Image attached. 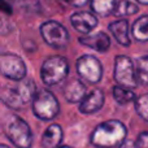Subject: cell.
<instances>
[{
  "instance_id": "cell-1",
  "label": "cell",
  "mask_w": 148,
  "mask_h": 148,
  "mask_svg": "<svg viewBox=\"0 0 148 148\" xmlns=\"http://www.w3.org/2000/svg\"><path fill=\"white\" fill-rule=\"evenodd\" d=\"M125 125L118 120H109L100 123L91 134V143L99 148H112L121 146L126 140Z\"/></svg>"
},
{
  "instance_id": "cell-2",
  "label": "cell",
  "mask_w": 148,
  "mask_h": 148,
  "mask_svg": "<svg viewBox=\"0 0 148 148\" xmlns=\"http://www.w3.org/2000/svg\"><path fill=\"white\" fill-rule=\"evenodd\" d=\"M69 73V62L64 56H51L42 64L40 78L46 86H56L61 83Z\"/></svg>"
},
{
  "instance_id": "cell-3",
  "label": "cell",
  "mask_w": 148,
  "mask_h": 148,
  "mask_svg": "<svg viewBox=\"0 0 148 148\" xmlns=\"http://www.w3.org/2000/svg\"><path fill=\"white\" fill-rule=\"evenodd\" d=\"M5 134L10 143L17 148H31L33 133L25 120L18 116H10L5 125Z\"/></svg>"
},
{
  "instance_id": "cell-4",
  "label": "cell",
  "mask_w": 148,
  "mask_h": 148,
  "mask_svg": "<svg viewBox=\"0 0 148 148\" xmlns=\"http://www.w3.org/2000/svg\"><path fill=\"white\" fill-rule=\"evenodd\" d=\"M33 113L43 121H49L57 117L60 113V104L53 94L48 90H42L36 92L31 101Z\"/></svg>"
},
{
  "instance_id": "cell-5",
  "label": "cell",
  "mask_w": 148,
  "mask_h": 148,
  "mask_svg": "<svg viewBox=\"0 0 148 148\" xmlns=\"http://www.w3.org/2000/svg\"><path fill=\"white\" fill-rule=\"evenodd\" d=\"M113 77L118 86L133 88L138 83L136 78V70L134 69V64L130 57L125 55H118L114 59V69H113Z\"/></svg>"
},
{
  "instance_id": "cell-6",
  "label": "cell",
  "mask_w": 148,
  "mask_h": 148,
  "mask_svg": "<svg viewBox=\"0 0 148 148\" xmlns=\"http://www.w3.org/2000/svg\"><path fill=\"white\" fill-rule=\"evenodd\" d=\"M40 35L43 40L53 48H64L70 39L66 27L57 21H46L42 23Z\"/></svg>"
},
{
  "instance_id": "cell-7",
  "label": "cell",
  "mask_w": 148,
  "mask_h": 148,
  "mask_svg": "<svg viewBox=\"0 0 148 148\" xmlns=\"http://www.w3.org/2000/svg\"><path fill=\"white\" fill-rule=\"evenodd\" d=\"M77 72H78L79 77L87 81L88 83H99L101 81L103 77V65L99 61V59H96L95 56L91 55H83L77 60Z\"/></svg>"
},
{
  "instance_id": "cell-8",
  "label": "cell",
  "mask_w": 148,
  "mask_h": 148,
  "mask_svg": "<svg viewBox=\"0 0 148 148\" xmlns=\"http://www.w3.org/2000/svg\"><path fill=\"white\" fill-rule=\"evenodd\" d=\"M0 72L12 81H22L26 77V65L20 56L14 53H1L0 56Z\"/></svg>"
},
{
  "instance_id": "cell-9",
  "label": "cell",
  "mask_w": 148,
  "mask_h": 148,
  "mask_svg": "<svg viewBox=\"0 0 148 148\" xmlns=\"http://www.w3.org/2000/svg\"><path fill=\"white\" fill-rule=\"evenodd\" d=\"M70 23L78 33L87 35L97 26V17L91 12H75L70 16Z\"/></svg>"
},
{
  "instance_id": "cell-10",
  "label": "cell",
  "mask_w": 148,
  "mask_h": 148,
  "mask_svg": "<svg viewBox=\"0 0 148 148\" xmlns=\"http://www.w3.org/2000/svg\"><path fill=\"white\" fill-rule=\"evenodd\" d=\"M104 100H105L104 92L100 88H94L81 101V104H79V112L83 113V114L96 113L104 105Z\"/></svg>"
},
{
  "instance_id": "cell-11",
  "label": "cell",
  "mask_w": 148,
  "mask_h": 148,
  "mask_svg": "<svg viewBox=\"0 0 148 148\" xmlns=\"http://www.w3.org/2000/svg\"><path fill=\"white\" fill-rule=\"evenodd\" d=\"M78 42L83 46L92 48L94 51L97 52H107L110 47V39L104 31H99V33L94 34V35H86L81 36Z\"/></svg>"
},
{
  "instance_id": "cell-12",
  "label": "cell",
  "mask_w": 148,
  "mask_h": 148,
  "mask_svg": "<svg viewBox=\"0 0 148 148\" xmlns=\"http://www.w3.org/2000/svg\"><path fill=\"white\" fill-rule=\"evenodd\" d=\"M62 95L69 103H81L86 97V86L79 79H72L64 86Z\"/></svg>"
},
{
  "instance_id": "cell-13",
  "label": "cell",
  "mask_w": 148,
  "mask_h": 148,
  "mask_svg": "<svg viewBox=\"0 0 148 148\" xmlns=\"http://www.w3.org/2000/svg\"><path fill=\"white\" fill-rule=\"evenodd\" d=\"M62 129L57 123H52L42 135L40 144L43 148H59L62 142Z\"/></svg>"
},
{
  "instance_id": "cell-14",
  "label": "cell",
  "mask_w": 148,
  "mask_h": 148,
  "mask_svg": "<svg viewBox=\"0 0 148 148\" xmlns=\"http://www.w3.org/2000/svg\"><path fill=\"white\" fill-rule=\"evenodd\" d=\"M109 31L114 39L121 46L129 47L130 46V36H129V22L127 20H118L109 23Z\"/></svg>"
},
{
  "instance_id": "cell-15",
  "label": "cell",
  "mask_w": 148,
  "mask_h": 148,
  "mask_svg": "<svg viewBox=\"0 0 148 148\" xmlns=\"http://www.w3.org/2000/svg\"><path fill=\"white\" fill-rule=\"evenodd\" d=\"M0 97H1V101L4 104H7L8 107L13 108V109H18V108H21L25 104L17 87L3 86L1 91H0Z\"/></svg>"
},
{
  "instance_id": "cell-16",
  "label": "cell",
  "mask_w": 148,
  "mask_h": 148,
  "mask_svg": "<svg viewBox=\"0 0 148 148\" xmlns=\"http://www.w3.org/2000/svg\"><path fill=\"white\" fill-rule=\"evenodd\" d=\"M131 33L135 40L138 42H148V14L140 16L134 22Z\"/></svg>"
},
{
  "instance_id": "cell-17",
  "label": "cell",
  "mask_w": 148,
  "mask_h": 148,
  "mask_svg": "<svg viewBox=\"0 0 148 148\" xmlns=\"http://www.w3.org/2000/svg\"><path fill=\"white\" fill-rule=\"evenodd\" d=\"M117 5L116 0H91V9L94 13L107 17L114 12V8Z\"/></svg>"
},
{
  "instance_id": "cell-18",
  "label": "cell",
  "mask_w": 148,
  "mask_h": 148,
  "mask_svg": "<svg viewBox=\"0 0 148 148\" xmlns=\"http://www.w3.org/2000/svg\"><path fill=\"white\" fill-rule=\"evenodd\" d=\"M18 91H20V95L22 97L23 103H29L34 99L35 96V83H34L33 79H22L21 83L17 86Z\"/></svg>"
},
{
  "instance_id": "cell-19",
  "label": "cell",
  "mask_w": 148,
  "mask_h": 148,
  "mask_svg": "<svg viewBox=\"0 0 148 148\" xmlns=\"http://www.w3.org/2000/svg\"><path fill=\"white\" fill-rule=\"evenodd\" d=\"M113 97L118 104H127L130 101H135L136 96L131 90L126 88L122 86H114L113 87Z\"/></svg>"
},
{
  "instance_id": "cell-20",
  "label": "cell",
  "mask_w": 148,
  "mask_h": 148,
  "mask_svg": "<svg viewBox=\"0 0 148 148\" xmlns=\"http://www.w3.org/2000/svg\"><path fill=\"white\" fill-rule=\"evenodd\" d=\"M139 10V7L129 0H120L117 1V5L114 8L113 14L116 17H125V16H131Z\"/></svg>"
},
{
  "instance_id": "cell-21",
  "label": "cell",
  "mask_w": 148,
  "mask_h": 148,
  "mask_svg": "<svg viewBox=\"0 0 148 148\" xmlns=\"http://www.w3.org/2000/svg\"><path fill=\"white\" fill-rule=\"evenodd\" d=\"M136 78L138 82L143 86H148V55L142 56L135 62Z\"/></svg>"
},
{
  "instance_id": "cell-22",
  "label": "cell",
  "mask_w": 148,
  "mask_h": 148,
  "mask_svg": "<svg viewBox=\"0 0 148 148\" xmlns=\"http://www.w3.org/2000/svg\"><path fill=\"white\" fill-rule=\"evenodd\" d=\"M135 110L140 118L148 122V94L140 95L135 100Z\"/></svg>"
},
{
  "instance_id": "cell-23",
  "label": "cell",
  "mask_w": 148,
  "mask_h": 148,
  "mask_svg": "<svg viewBox=\"0 0 148 148\" xmlns=\"http://www.w3.org/2000/svg\"><path fill=\"white\" fill-rule=\"evenodd\" d=\"M9 3H12L14 7L20 8V9H25L29 12H36L40 9L39 0H10Z\"/></svg>"
},
{
  "instance_id": "cell-24",
  "label": "cell",
  "mask_w": 148,
  "mask_h": 148,
  "mask_svg": "<svg viewBox=\"0 0 148 148\" xmlns=\"http://www.w3.org/2000/svg\"><path fill=\"white\" fill-rule=\"evenodd\" d=\"M136 147L138 148H148V131L139 134V136L135 140Z\"/></svg>"
},
{
  "instance_id": "cell-25",
  "label": "cell",
  "mask_w": 148,
  "mask_h": 148,
  "mask_svg": "<svg viewBox=\"0 0 148 148\" xmlns=\"http://www.w3.org/2000/svg\"><path fill=\"white\" fill-rule=\"evenodd\" d=\"M120 148H138V147H136V143H135L134 140L126 139V140L120 146Z\"/></svg>"
},
{
  "instance_id": "cell-26",
  "label": "cell",
  "mask_w": 148,
  "mask_h": 148,
  "mask_svg": "<svg viewBox=\"0 0 148 148\" xmlns=\"http://www.w3.org/2000/svg\"><path fill=\"white\" fill-rule=\"evenodd\" d=\"M88 0H69V4H72L73 7H83L84 4H87Z\"/></svg>"
},
{
  "instance_id": "cell-27",
  "label": "cell",
  "mask_w": 148,
  "mask_h": 148,
  "mask_svg": "<svg viewBox=\"0 0 148 148\" xmlns=\"http://www.w3.org/2000/svg\"><path fill=\"white\" fill-rule=\"evenodd\" d=\"M1 9L4 10L5 13H8V14H12V8H10V3H9V5H8L5 0H1Z\"/></svg>"
},
{
  "instance_id": "cell-28",
  "label": "cell",
  "mask_w": 148,
  "mask_h": 148,
  "mask_svg": "<svg viewBox=\"0 0 148 148\" xmlns=\"http://www.w3.org/2000/svg\"><path fill=\"white\" fill-rule=\"evenodd\" d=\"M139 4H143V5H148V0H136Z\"/></svg>"
},
{
  "instance_id": "cell-29",
  "label": "cell",
  "mask_w": 148,
  "mask_h": 148,
  "mask_svg": "<svg viewBox=\"0 0 148 148\" xmlns=\"http://www.w3.org/2000/svg\"><path fill=\"white\" fill-rule=\"evenodd\" d=\"M0 148H9V147H7L5 144H1V146H0Z\"/></svg>"
},
{
  "instance_id": "cell-30",
  "label": "cell",
  "mask_w": 148,
  "mask_h": 148,
  "mask_svg": "<svg viewBox=\"0 0 148 148\" xmlns=\"http://www.w3.org/2000/svg\"><path fill=\"white\" fill-rule=\"evenodd\" d=\"M59 148H72V147H69V146H62V147H59Z\"/></svg>"
},
{
  "instance_id": "cell-31",
  "label": "cell",
  "mask_w": 148,
  "mask_h": 148,
  "mask_svg": "<svg viewBox=\"0 0 148 148\" xmlns=\"http://www.w3.org/2000/svg\"><path fill=\"white\" fill-rule=\"evenodd\" d=\"M65 1H66V3H69V0H65Z\"/></svg>"
}]
</instances>
